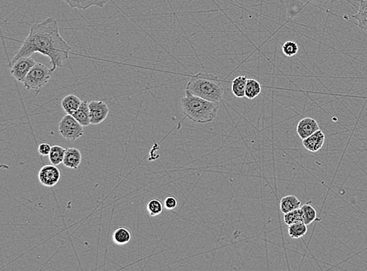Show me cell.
Instances as JSON below:
<instances>
[{"instance_id":"cell-1","label":"cell","mask_w":367,"mask_h":271,"mask_svg":"<svg viewBox=\"0 0 367 271\" xmlns=\"http://www.w3.org/2000/svg\"><path fill=\"white\" fill-rule=\"evenodd\" d=\"M71 46L60 34L58 20L54 17H49L31 27L29 36L10 61V65L11 66L20 58L32 56L36 52H39L49 57L54 71L63 66L64 61L69 58Z\"/></svg>"},{"instance_id":"cell-2","label":"cell","mask_w":367,"mask_h":271,"mask_svg":"<svg viewBox=\"0 0 367 271\" xmlns=\"http://www.w3.org/2000/svg\"><path fill=\"white\" fill-rule=\"evenodd\" d=\"M181 106L187 117L197 123H210L217 117L219 102L204 100L186 89V95L181 99Z\"/></svg>"},{"instance_id":"cell-3","label":"cell","mask_w":367,"mask_h":271,"mask_svg":"<svg viewBox=\"0 0 367 271\" xmlns=\"http://www.w3.org/2000/svg\"><path fill=\"white\" fill-rule=\"evenodd\" d=\"M187 90L194 96L212 102H221L224 96V88L217 76L200 72L192 76L187 83Z\"/></svg>"},{"instance_id":"cell-4","label":"cell","mask_w":367,"mask_h":271,"mask_svg":"<svg viewBox=\"0 0 367 271\" xmlns=\"http://www.w3.org/2000/svg\"><path fill=\"white\" fill-rule=\"evenodd\" d=\"M54 72L52 68H48L42 63H36L22 83L26 89L34 90L39 93L42 87L50 81Z\"/></svg>"},{"instance_id":"cell-5","label":"cell","mask_w":367,"mask_h":271,"mask_svg":"<svg viewBox=\"0 0 367 271\" xmlns=\"http://www.w3.org/2000/svg\"><path fill=\"white\" fill-rule=\"evenodd\" d=\"M59 132L66 140L74 142L84 135V126L77 122L72 115L67 114L60 122Z\"/></svg>"},{"instance_id":"cell-6","label":"cell","mask_w":367,"mask_h":271,"mask_svg":"<svg viewBox=\"0 0 367 271\" xmlns=\"http://www.w3.org/2000/svg\"><path fill=\"white\" fill-rule=\"evenodd\" d=\"M36 63L37 62H36L34 59H32V56L20 58L11 65L10 73L17 81L23 82L26 76Z\"/></svg>"},{"instance_id":"cell-7","label":"cell","mask_w":367,"mask_h":271,"mask_svg":"<svg viewBox=\"0 0 367 271\" xmlns=\"http://www.w3.org/2000/svg\"><path fill=\"white\" fill-rule=\"evenodd\" d=\"M61 170L58 166L47 165L43 166L39 170V180L42 186L46 187H54L59 182L61 179Z\"/></svg>"},{"instance_id":"cell-8","label":"cell","mask_w":367,"mask_h":271,"mask_svg":"<svg viewBox=\"0 0 367 271\" xmlns=\"http://www.w3.org/2000/svg\"><path fill=\"white\" fill-rule=\"evenodd\" d=\"M90 107V122L91 125H96L104 122L109 114L110 109L108 104L103 101H91L89 103Z\"/></svg>"},{"instance_id":"cell-9","label":"cell","mask_w":367,"mask_h":271,"mask_svg":"<svg viewBox=\"0 0 367 271\" xmlns=\"http://www.w3.org/2000/svg\"><path fill=\"white\" fill-rule=\"evenodd\" d=\"M319 130H320V127L318 122L311 117L303 118L298 122L297 126V133L302 140L311 136Z\"/></svg>"},{"instance_id":"cell-10","label":"cell","mask_w":367,"mask_h":271,"mask_svg":"<svg viewBox=\"0 0 367 271\" xmlns=\"http://www.w3.org/2000/svg\"><path fill=\"white\" fill-rule=\"evenodd\" d=\"M324 142H325V135L321 130H319L311 136L302 140L304 147L312 153H317L319 150L321 149L324 146Z\"/></svg>"},{"instance_id":"cell-11","label":"cell","mask_w":367,"mask_h":271,"mask_svg":"<svg viewBox=\"0 0 367 271\" xmlns=\"http://www.w3.org/2000/svg\"><path fill=\"white\" fill-rule=\"evenodd\" d=\"M71 8L76 10H87L90 7H104L111 0H63Z\"/></svg>"},{"instance_id":"cell-12","label":"cell","mask_w":367,"mask_h":271,"mask_svg":"<svg viewBox=\"0 0 367 271\" xmlns=\"http://www.w3.org/2000/svg\"><path fill=\"white\" fill-rule=\"evenodd\" d=\"M82 153L76 148H66L63 164L65 167L71 169H77L81 164Z\"/></svg>"},{"instance_id":"cell-13","label":"cell","mask_w":367,"mask_h":271,"mask_svg":"<svg viewBox=\"0 0 367 271\" xmlns=\"http://www.w3.org/2000/svg\"><path fill=\"white\" fill-rule=\"evenodd\" d=\"M82 102L83 101L75 95L70 94L63 99L61 101V106L67 114L73 115L78 110Z\"/></svg>"},{"instance_id":"cell-14","label":"cell","mask_w":367,"mask_h":271,"mask_svg":"<svg viewBox=\"0 0 367 271\" xmlns=\"http://www.w3.org/2000/svg\"><path fill=\"white\" fill-rule=\"evenodd\" d=\"M77 122H80L83 126L87 127L91 125L90 122V107L89 103L86 100L82 102L81 106L78 110L72 115Z\"/></svg>"},{"instance_id":"cell-15","label":"cell","mask_w":367,"mask_h":271,"mask_svg":"<svg viewBox=\"0 0 367 271\" xmlns=\"http://www.w3.org/2000/svg\"><path fill=\"white\" fill-rule=\"evenodd\" d=\"M302 202L295 196H286L280 200V208L283 214L301 207Z\"/></svg>"},{"instance_id":"cell-16","label":"cell","mask_w":367,"mask_h":271,"mask_svg":"<svg viewBox=\"0 0 367 271\" xmlns=\"http://www.w3.org/2000/svg\"><path fill=\"white\" fill-rule=\"evenodd\" d=\"M132 233L129 230L125 227H118L115 230L112 235V239L115 244L118 246H124L128 244L132 239Z\"/></svg>"},{"instance_id":"cell-17","label":"cell","mask_w":367,"mask_h":271,"mask_svg":"<svg viewBox=\"0 0 367 271\" xmlns=\"http://www.w3.org/2000/svg\"><path fill=\"white\" fill-rule=\"evenodd\" d=\"M247 81H248V78L245 76H238L232 81L231 90H232V94L238 98L245 97Z\"/></svg>"},{"instance_id":"cell-18","label":"cell","mask_w":367,"mask_h":271,"mask_svg":"<svg viewBox=\"0 0 367 271\" xmlns=\"http://www.w3.org/2000/svg\"><path fill=\"white\" fill-rule=\"evenodd\" d=\"M352 17L357 20L359 27L364 32H367V1L360 0L359 10Z\"/></svg>"},{"instance_id":"cell-19","label":"cell","mask_w":367,"mask_h":271,"mask_svg":"<svg viewBox=\"0 0 367 271\" xmlns=\"http://www.w3.org/2000/svg\"><path fill=\"white\" fill-rule=\"evenodd\" d=\"M66 148L61 145H53L49 154V160L54 165H60L64 161Z\"/></svg>"},{"instance_id":"cell-20","label":"cell","mask_w":367,"mask_h":271,"mask_svg":"<svg viewBox=\"0 0 367 271\" xmlns=\"http://www.w3.org/2000/svg\"><path fill=\"white\" fill-rule=\"evenodd\" d=\"M261 92V86L260 83L255 79H248L247 81L245 96L249 100H254L259 96Z\"/></svg>"},{"instance_id":"cell-21","label":"cell","mask_w":367,"mask_h":271,"mask_svg":"<svg viewBox=\"0 0 367 271\" xmlns=\"http://www.w3.org/2000/svg\"><path fill=\"white\" fill-rule=\"evenodd\" d=\"M307 231H308L307 225L304 222L295 223L288 227V234L295 239H298L305 236Z\"/></svg>"},{"instance_id":"cell-22","label":"cell","mask_w":367,"mask_h":271,"mask_svg":"<svg viewBox=\"0 0 367 271\" xmlns=\"http://www.w3.org/2000/svg\"><path fill=\"white\" fill-rule=\"evenodd\" d=\"M302 211V218H303V222L306 225L312 224V222L317 220V212L315 208L310 203H306L302 205L301 207Z\"/></svg>"},{"instance_id":"cell-23","label":"cell","mask_w":367,"mask_h":271,"mask_svg":"<svg viewBox=\"0 0 367 271\" xmlns=\"http://www.w3.org/2000/svg\"><path fill=\"white\" fill-rule=\"evenodd\" d=\"M283 221L288 226L295 224V223L303 222L302 211L301 207L295 209V210L291 211L287 214H285L284 216H283Z\"/></svg>"},{"instance_id":"cell-24","label":"cell","mask_w":367,"mask_h":271,"mask_svg":"<svg viewBox=\"0 0 367 271\" xmlns=\"http://www.w3.org/2000/svg\"><path fill=\"white\" fill-rule=\"evenodd\" d=\"M147 210H148L149 214L152 217L159 215L163 211V204L159 199H151L147 203Z\"/></svg>"},{"instance_id":"cell-25","label":"cell","mask_w":367,"mask_h":271,"mask_svg":"<svg viewBox=\"0 0 367 271\" xmlns=\"http://www.w3.org/2000/svg\"><path fill=\"white\" fill-rule=\"evenodd\" d=\"M282 51L283 54L287 57H292L295 56L298 52V46L296 42L293 41H287L282 46Z\"/></svg>"},{"instance_id":"cell-26","label":"cell","mask_w":367,"mask_h":271,"mask_svg":"<svg viewBox=\"0 0 367 271\" xmlns=\"http://www.w3.org/2000/svg\"><path fill=\"white\" fill-rule=\"evenodd\" d=\"M164 205H165V207L167 209L172 210V209H175L177 205H178V200H177L176 198L174 197V196H169V197H167L166 199H165Z\"/></svg>"},{"instance_id":"cell-27","label":"cell","mask_w":367,"mask_h":271,"mask_svg":"<svg viewBox=\"0 0 367 271\" xmlns=\"http://www.w3.org/2000/svg\"><path fill=\"white\" fill-rule=\"evenodd\" d=\"M51 148H52V146H51L49 144L42 143L39 145L38 151H39V154H40L41 156H44V157H45V156H49V153H50L51 151Z\"/></svg>"}]
</instances>
